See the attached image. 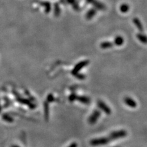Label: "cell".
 <instances>
[{
  "label": "cell",
  "mask_w": 147,
  "mask_h": 147,
  "mask_svg": "<svg viewBox=\"0 0 147 147\" xmlns=\"http://www.w3.org/2000/svg\"><path fill=\"white\" fill-rule=\"evenodd\" d=\"M127 136V132L124 130L116 131L112 132L110 134L108 139L110 140H117L123 139Z\"/></svg>",
  "instance_id": "cell-1"
},
{
  "label": "cell",
  "mask_w": 147,
  "mask_h": 147,
  "mask_svg": "<svg viewBox=\"0 0 147 147\" xmlns=\"http://www.w3.org/2000/svg\"><path fill=\"white\" fill-rule=\"evenodd\" d=\"M110 139L107 137L98 138V139H92L90 141V144L92 146H100V145H105L108 143Z\"/></svg>",
  "instance_id": "cell-2"
},
{
  "label": "cell",
  "mask_w": 147,
  "mask_h": 147,
  "mask_svg": "<svg viewBox=\"0 0 147 147\" xmlns=\"http://www.w3.org/2000/svg\"><path fill=\"white\" fill-rule=\"evenodd\" d=\"M100 116H101V112L98 110H95L88 118V123L90 124H95Z\"/></svg>",
  "instance_id": "cell-3"
},
{
  "label": "cell",
  "mask_w": 147,
  "mask_h": 147,
  "mask_svg": "<svg viewBox=\"0 0 147 147\" xmlns=\"http://www.w3.org/2000/svg\"><path fill=\"white\" fill-rule=\"evenodd\" d=\"M98 105L99 106L100 109L102 110L105 114H106L107 115H110L111 114L110 108L104 102L101 101H99L98 102Z\"/></svg>",
  "instance_id": "cell-4"
},
{
  "label": "cell",
  "mask_w": 147,
  "mask_h": 147,
  "mask_svg": "<svg viewBox=\"0 0 147 147\" xmlns=\"http://www.w3.org/2000/svg\"><path fill=\"white\" fill-rule=\"evenodd\" d=\"M125 104L127 105H128L129 107H132V108H135L137 106V104L136 102V101L134 99H131L130 98H125V99L124 100Z\"/></svg>",
  "instance_id": "cell-5"
},
{
  "label": "cell",
  "mask_w": 147,
  "mask_h": 147,
  "mask_svg": "<svg viewBox=\"0 0 147 147\" xmlns=\"http://www.w3.org/2000/svg\"><path fill=\"white\" fill-rule=\"evenodd\" d=\"M87 63H88L87 61H83V62H81L80 63H79V64H77V65L76 66V67H75V69H74L72 72L77 74L78 72L81 69L82 67H84L85 66H86V64H87Z\"/></svg>",
  "instance_id": "cell-6"
},
{
  "label": "cell",
  "mask_w": 147,
  "mask_h": 147,
  "mask_svg": "<svg viewBox=\"0 0 147 147\" xmlns=\"http://www.w3.org/2000/svg\"><path fill=\"white\" fill-rule=\"evenodd\" d=\"M77 99L79 100L81 102L83 103V104H89V99L86 97H77Z\"/></svg>",
  "instance_id": "cell-7"
},
{
  "label": "cell",
  "mask_w": 147,
  "mask_h": 147,
  "mask_svg": "<svg viewBox=\"0 0 147 147\" xmlns=\"http://www.w3.org/2000/svg\"><path fill=\"white\" fill-rule=\"evenodd\" d=\"M134 22L136 25L137 26L138 28L140 29V30H143V27H142V25L140 24V21L138 20V19H135L134 20Z\"/></svg>",
  "instance_id": "cell-8"
},
{
  "label": "cell",
  "mask_w": 147,
  "mask_h": 147,
  "mask_svg": "<svg viewBox=\"0 0 147 147\" xmlns=\"http://www.w3.org/2000/svg\"><path fill=\"white\" fill-rule=\"evenodd\" d=\"M137 38L141 42H143V43H146L147 42V38L146 36H143V35H138Z\"/></svg>",
  "instance_id": "cell-9"
},
{
  "label": "cell",
  "mask_w": 147,
  "mask_h": 147,
  "mask_svg": "<svg viewBox=\"0 0 147 147\" xmlns=\"http://www.w3.org/2000/svg\"><path fill=\"white\" fill-rule=\"evenodd\" d=\"M112 44L109 42H104V43L101 44V47L103 48H109L110 47H112Z\"/></svg>",
  "instance_id": "cell-10"
},
{
  "label": "cell",
  "mask_w": 147,
  "mask_h": 147,
  "mask_svg": "<svg viewBox=\"0 0 147 147\" xmlns=\"http://www.w3.org/2000/svg\"><path fill=\"white\" fill-rule=\"evenodd\" d=\"M115 43L117 45H120L123 44V39L122 38H121V37H117V38L115 39Z\"/></svg>",
  "instance_id": "cell-11"
},
{
  "label": "cell",
  "mask_w": 147,
  "mask_h": 147,
  "mask_svg": "<svg viewBox=\"0 0 147 147\" xmlns=\"http://www.w3.org/2000/svg\"><path fill=\"white\" fill-rule=\"evenodd\" d=\"M128 9H129L128 6L126 5V4H123V5L121 6V8H120V9H121V12H125L128 11Z\"/></svg>",
  "instance_id": "cell-12"
},
{
  "label": "cell",
  "mask_w": 147,
  "mask_h": 147,
  "mask_svg": "<svg viewBox=\"0 0 147 147\" xmlns=\"http://www.w3.org/2000/svg\"><path fill=\"white\" fill-rule=\"evenodd\" d=\"M77 96L76 95H72L70 96L69 99L70 101H75V100L77 99Z\"/></svg>",
  "instance_id": "cell-13"
},
{
  "label": "cell",
  "mask_w": 147,
  "mask_h": 147,
  "mask_svg": "<svg viewBox=\"0 0 147 147\" xmlns=\"http://www.w3.org/2000/svg\"><path fill=\"white\" fill-rule=\"evenodd\" d=\"M69 147H77V144L76 142H73L69 146Z\"/></svg>",
  "instance_id": "cell-14"
},
{
  "label": "cell",
  "mask_w": 147,
  "mask_h": 147,
  "mask_svg": "<svg viewBox=\"0 0 147 147\" xmlns=\"http://www.w3.org/2000/svg\"><path fill=\"white\" fill-rule=\"evenodd\" d=\"M12 147H18V146H13Z\"/></svg>",
  "instance_id": "cell-15"
}]
</instances>
